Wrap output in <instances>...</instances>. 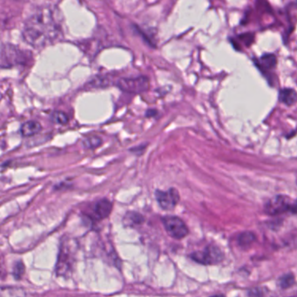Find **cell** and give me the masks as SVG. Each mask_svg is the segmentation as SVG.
<instances>
[{
	"label": "cell",
	"mask_w": 297,
	"mask_h": 297,
	"mask_svg": "<svg viewBox=\"0 0 297 297\" xmlns=\"http://www.w3.org/2000/svg\"><path fill=\"white\" fill-rule=\"evenodd\" d=\"M192 260L203 265H214L220 263L224 259V254L218 247L208 246L203 250L192 253Z\"/></svg>",
	"instance_id": "cell-4"
},
{
	"label": "cell",
	"mask_w": 297,
	"mask_h": 297,
	"mask_svg": "<svg viewBox=\"0 0 297 297\" xmlns=\"http://www.w3.org/2000/svg\"><path fill=\"white\" fill-rule=\"evenodd\" d=\"M155 199L163 210H172L175 208L176 205L179 203V192L173 188H171L167 190L157 189L155 191Z\"/></svg>",
	"instance_id": "cell-7"
},
{
	"label": "cell",
	"mask_w": 297,
	"mask_h": 297,
	"mask_svg": "<svg viewBox=\"0 0 297 297\" xmlns=\"http://www.w3.org/2000/svg\"><path fill=\"white\" fill-rule=\"evenodd\" d=\"M296 201H292L291 199L285 195H277L266 203L265 212L269 215H277L284 214L291 211L294 213Z\"/></svg>",
	"instance_id": "cell-5"
},
{
	"label": "cell",
	"mask_w": 297,
	"mask_h": 297,
	"mask_svg": "<svg viewBox=\"0 0 297 297\" xmlns=\"http://www.w3.org/2000/svg\"><path fill=\"white\" fill-rule=\"evenodd\" d=\"M62 34L61 14L57 8L51 6L35 8L23 26V39L36 49L53 44Z\"/></svg>",
	"instance_id": "cell-1"
},
{
	"label": "cell",
	"mask_w": 297,
	"mask_h": 297,
	"mask_svg": "<svg viewBox=\"0 0 297 297\" xmlns=\"http://www.w3.org/2000/svg\"><path fill=\"white\" fill-rule=\"evenodd\" d=\"M50 120L55 124L66 125L69 122V117L66 112L62 111H53L50 115Z\"/></svg>",
	"instance_id": "cell-12"
},
{
	"label": "cell",
	"mask_w": 297,
	"mask_h": 297,
	"mask_svg": "<svg viewBox=\"0 0 297 297\" xmlns=\"http://www.w3.org/2000/svg\"><path fill=\"white\" fill-rule=\"evenodd\" d=\"M163 226L166 233L173 239L182 240L189 233V228L181 218L175 215H166L162 218Z\"/></svg>",
	"instance_id": "cell-6"
},
{
	"label": "cell",
	"mask_w": 297,
	"mask_h": 297,
	"mask_svg": "<svg viewBox=\"0 0 297 297\" xmlns=\"http://www.w3.org/2000/svg\"><path fill=\"white\" fill-rule=\"evenodd\" d=\"M26 271V267L24 265L22 261H19L15 263L13 268V277L16 280H20Z\"/></svg>",
	"instance_id": "cell-17"
},
{
	"label": "cell",
	"mask_w": 297,
	"mask_h": 297,
	"mask_svg": "<svg viewBox=\"0 0 297 297\" xmlns=\"http://www.w3.org/2000/svg\"><path fill=\"white\" fill-rule=\"evenodd\" d=\"M29 53L23 51L17 45L12 44H2L1 46V68H11V67L26 64L29 61Z\"/></svg>",
	"instance_id": "cell-2"
},
{
	"label": "cell",
	"mask_w": 297,
	"mask_h": 297,
	"mask_svg": "<svg viewBox=\"0 0 297 297\" xmlns=\"http://www.w3.org/2000/svg\"><path fill=\"white\" fill-rule=\"evenodd\" d=\"M294 284V275L291 274H287V275H283L280 278V280L278 281V285L280 286L281 288H287V287H291Z\"/></svg>",
	"instance_id": "cell-16"
},
{
	"label": "cell",
	"mask_w": 297,
	"mask_h": 297,
	"mask_svg": "<svg viewBox=\"0 0 297 297\" xmlns=\"http://www.w3.org/2000/svg\"><path fill=\"white\" fill-rule=\"evenodd\" d=\"M261 65L266 69H272L276 65V57L275 55H265L261 58Z\"/></svg>",
	"instance_id": "cell-15"
},
{
	"label": "cell",
	"mask_w": 297,
	"mask_h": 297,
	"mask_svg": "<svg viewBox=\"0 0 297 297\" xmlns=\"http://www.w3.org/2000/svg\"><path fill=\"white\" fill-rule=\"evenodd\" d=\"M116 86L126 93H141L149 89L150 81L147 76L120 78L116 81Z\"/></svg>",
	"instance_id": "cell-3"
},
{
	"label": "cell",
	"mask_w": 297,
	"mask_h": 297,
	"mask_svg": "<svg viewBox=\"0 0 297 297\" xmlns=\"http://www.w3.org/2000/svg\"><path fill=\"white\" fill-rule=\"evenodd\" d=\"M102 143V139L97 135L89 136V137L84 139L82 141L83 147L86 149H95V148L100 147Z\"/></svg>",
	"instance_id": "cell-11"
},
{
	"label": "cell",
	"mask_w": 297,
	"mask_h": 297,
	"mask_svg": "<svg viewBox=\"0 0 297 297\" xmlns=\"http://www.w3.org/2000/svg\"><path fill=\"white\" fill-rule=\"evenodd\" d=\"M41 130V124L37 121H28L23 123L20 127V134L23 137H32L40 133Z\"/></svg>",
	"instance_id": "cell-9"
},
{
	"label": "cell",
	"mask_w": 297,
	"mask_h": 297,
	"mask_svg": "<svg viewBox=\"0 0 297 297\" xmlns=\"http://www.w3.org/2000/svg\"><path fill=\"white\" fill-rule=\"evenodd\" d=\"M156 114H158V111L157 110H155V109H149L146 112V117L151 118V117H154Z\"/></svg>",
	"instance_id": "cell-19"
},
{
	"label": "cell",
	"mask_w": 297,
	"mask_h": 297,
	"mask_svg": "<svg viewBox=\"0 0 297 297\" xmlns=\"http://www.w3.org/2000/svg\"><path fill=\"white\" fill-rule=\"evenodd\" d=\"M293 297H297V296H293Z\"/></svg>",
	"instance_id": "cell-21"
},
{
	"label": "cell",
	"mask_w": 297,
	"mask_h": 297,
	"mask_svg": "<svg viewBox=\"0 0 297 297\" xmlns=\"http://www.w3.org/2000/svg\"><path fill=\"white\" fill-rule=\"evenodd\" d=\"M147 146V144H142V145L137 146V147H134V148H131L130 152L134 153V154H137V155H141L145 152V149H146Z\"/></svg>",
	"instance_id": "cell-18"
},
{
	"label": "cell",
	"mask_w": 297,
	"mask_h": 297,
	"mask_svg": "<svg viewBox=\"0 0 297 297\" xmlns=\"http://www.w3.org/2000/svg\"><path fill=\"white\" fill-rule=\"evenodd\" d=\"M124 220L128 225L134 226V225H141V223H143L145 220L141 214H138L136 212H129L125 216Z\"/></svg>",
	"instance_id": "cell-13"
},
{
	"label": "cell",
	"mask_w": 297,
	"mask_h": 297,
	"mask_svg": "<svg viewBox=\"0 0 297 297\" xmlns=\"http://www.w3.org/2000/svg\"><path fill=\"white\" fill-rule=\"evenodd\" d=\"M279 98L281 102L284 103L285 105H292L297 101V93L294 90L284 88L280 91Z\"/></svg>",
	"instance_id": "cell-10"
},
{
	"label": "cell",
	"mask_w": 297,
	"mask_h": 297,
	"mask_svg": "<svg viewBox=\"0 0 297 297\" xmlns=\"http://www.w3.org/2000/svg\"><path fill=\"white\" fill-rule=\"evenodd\" d=\"M112 210V202L107 199H100L93 204L91 217L94 219V220H104L108 217Z\"/></svg>",
	"instance_id": "cell-8"
},
{
	"label": "cell",
	"mask_w": 297,
	"mask_h": 297,
	"mask_svg": "<svg viewBox=\"0 0 297 297\" xmlns=\"http://www.w3.org/2000/svg\"><path fill=\"white\" fill-rule=\"evenodd\" d=\"M256 241V235L251 232H244L238 237V243L241 247H249Z\"/></svg>",
	"instance_id": "cell-14"
},
{
	"label": "cell",
	"mask_w": 297,
	"mask_h": 297,
	"mask_svg": "<svg viewBox=\"0 0 297 297\" xmlns=\"http://www.w3.org/2000/svg\"><path fill=\"white\" fill-rule=\"evenodd\" d=\"M211 297H225V296H224V295H222V294H216V295H214V296H211Z\"/></svg>",
	"instance_id": "cell-20"
}]
</instances>
